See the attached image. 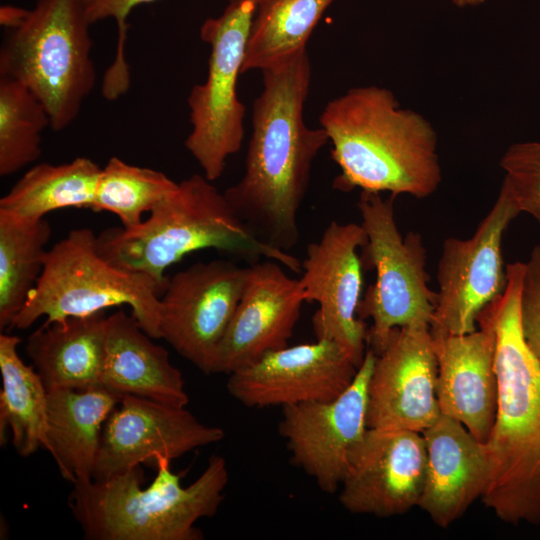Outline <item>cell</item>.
<instances>
[{
    "instance_id": "obj_1",
    "label": "cell",
    "mask_w": 540,
    "mask_h": 540,
    "mask_svg": "<svg viewBox=\"0 0 540 540\" xmlns=\"http://www.w3.org/2000/svg\"><path fill=\"white\" fill-rule=\"evenodd\" d=\"M261 72L244 173L223 193L257 238L288 252L299 240L298 212L313 162L329 140L304 121L312 78L307 48Z\"/></svg>"
},
{
    "instance_id": "obj_2",
    "label": "cell",
    "mask_w": 540,
    "mask_h": 540,
    "mask_svg": "<svg viewBox=\"0 0 540 540\" xmlns=\"http://www.w3.org/2000/svg\"><path fill=\"white\" fill-rule=\"evenodd\" d=\"M504 292L488 304L495 332L498 403L485 442L488 480L482 501L502 521L540 524V365L521 330L525 263L507 264Z\"/></svg>"
},
{
    "instance_id": "obj_3",
    "label": "cell",
    "mask_w": 540,
    "mask_h": 540,
    "mask_svg": "<svg viewBox=\"0 0 540 540\" xmlns=\"http://www.w3.org/2000/svg\"><path fill=\"white\" fill-rule=\"evenodd\" d=\"M340 168L333 187L431 195L441 181L436 135L419 114L398 107L391 91L357 87L330 100L319 117Z\"/></svg>"
},
{
    "instance_id": "obj_4",
    "label": "cell",
    "mask_w": 540,
    "mask_h": 540,
    "mask_svg": "<svg viewBox=\"0 0 540 540\" xmlns=\"http://www.w3.org/2000/svg\"><path fill=\"white\" fill-rule=\"evenodd\" d=\"M97 246L111 263L147 274L164 288L167 268L202 249H215L250 264L270 259L301 273V261L257 238L235 214L224 193L203 174L178 183L139 225L102 231Z\"/></svg>"
},
{
    "instance_id": "obj_5",
    "label": "cell",
    "mask_w": 540,
    "mask_h": 540,
    "mask_svg": "<svg viewBox=\"0 0 540 540\" xmlns=\"http://www.w3.org/2000/svg\"><path fill=\"white\" fill-rule=\"evenodd\" d=\"M167 458L156 462L157 475L142 487L140 466L103 480L73 484L68 505L89 540H201L195 527L216 514L229 481L225 459L212 455L202 473L183 486Z\"/></svg>"
},
{
    "instance_id": "obj_6",
    "label": "cell",
    "mask_w": 540,
    "mask_h": 540,
    "mask_svg": "<svg viewBox=\"0 0 540 540\" xmlns=\"http://www.w3.org/2000/svg\"><path fill=\"white\" fill-rule=\"evenodd\" d=\"M90 25L83 0H38L2 42L0 77L23 84L42 102L53 131L78 117L95 86Z\"/></svg>"
},
{
    "instance_id": "obj_7",
    "label": "cell",
    "mask_w": 540,
    "mask_h": 540,
    "mask_svg": "<svg viewBox=\"0 0 540 540\" xmlns=\"http://www.w3.org/2000/svg\"><path fill=\"white\" fill-rule=\"evenodd\" d=\"M164 287L151 276L104 258L89 228L71 230L48 250L43 271L10 328L27 329L127 305L140 327L160 339V297Z\"/></svg>"
},
{
    "instance_id": "obj_8",
    "label": "cell",
    "mask_w": 540,
    "mask_h": 540,
    "mask_svg": "<svg viewBox=\"0 0 540 540\" xmlns=\"http://www.w3.org/2000/svg\"><path fill=\"white\" fill-rule=\"evenodd\" d=\"M361 191L358 208L367 236L369 262L376 270V281L361 299L358 317L370 318L367 344L377 355L395 328L426 323L431 325L436 293L429 289L426 249L419 233L402 237L394 215L392 196Z\"/></svg>"
},
{
    "instance_id": "obj_9",
    "label": "cell",
    "mask_w": 540,
    "mask_h": 540,
    "mask_svg": "<svg viewBox=\"0 0 540 540\" xmlns=\"http://www.w3.org/2000/svg\"><path fill=\"white\" fill-rule=\"evenodd\" d=\"M257 8L255 0L230 2L220 16L206 19L200 28V38L210 46L208 72L187 98L192 129L185 147L212 182L243 143L245 107L237 83Z\"/></svg>"
},
{
    "instance_id": "obj_10",
    "label": "cell",
    "mask_w": 540,
    "mask_h": 540,
    "mask_svg": "<svg viewBox=\"0 0 540 540\" xmlns=\"http://www.w3.org/2000/svg\"><path fill=\"white\" fill-rule=\"evenodd\" d=\"M521 213L505 183L491 210L468 239L447 238L437 267L435 334L462 335L476 330L481 311L505 290L503 235Z\"/></svg>"
},
{
    "instance_id": "obj_11",
    "label": "cell",
    "mask_w": 540,
    "mask_h": 540,
    "mask_svg": "<svg viewBox=\"0 0 540 540\" xmlns=\"http://www.w3.org/2000/svg\"><path fill=\"white\" fill-rule=\"evenodd\" d=\"M248 267L199 262L168 278L160 297V336L203 373L214 359L243 294Z\"/></svg>"
},
{
    "instance_id": "obj_12",
    "label": "cell",
    "mask_w": 540,
    "mask_h": 540,
    "mask_svg": "<svg viewBox=\"0 0 540 540\" xmlns=\"http://www.w3.org/2000/svg\"><path fill=\"white\" fill-rule=\"evenodd\" d=\"M367 243L360 224L332 221L320 239L308 244L299 286L305 302H316L312 323L316 339L338 344L359 367L368 329L358 317L362 269L358 248Z\"/></svg>"
},
{
    "instance_id": "obj_13",
    "label": "cell",
    "mask_w": 540,
    "mask_h": 540,
    "mask_svg": "<svg viewBox=\"0 0 540 540\" xmlns=\"http://www.w3.org/2000/svg\"><path fill=\"white\" fill-rule=\"evenodd\" d=\"M376 354L367 350L351 384L335 399L282 407L279 433L291 460L325 493L342 483L349 453L368 429V385Z\"/></svg>"
},
{
    "instance_id": "obj_14",
    "label": "cell",
    "mask_w": 540,
    "mask_h": 540,
    "mask_svg": "<svg viewBox=\"0 0 540 540\" xmlns=\"http://www.w3.org/2000/svg\"><path fill=\"white\" fill-rule=\"evenodd\" d=\"M426 468L422 433L368 428L349 453L339 488L340 504L354 514H404L418 506Z\"/></svg>"
},
{
    "instance_id": "obj_15",
    "label": "cell",
    "mask_w": 540,
    "mask_h": 540,
    "mask_svg": "<svg viewBox=\"0 0 540 540\" xmlns=\"http://www.w3.org/2000/svg\"><path fill=\"white\" fill-rule=\"evenodd\" d=\"M438 364L430 325L395 328L376 355L368 385V428L422 433L440 415Z\"/></svg>"
},
{
    "instance_id": "obj_16",
    "label": "cell",
    "mask_w": 540,
    "mask_h": 540,
    "mask_svg": "<svg viewBox=\"0 0 540 540\" xmlns=\"http://www.w3.org/2000/svg\"><path fill=\"white\" fill-rule=\"evenodd\" d=\"M224 436L222 428L202 423L185 407L124 395L105 422L93 480L160 458H179Z\"/></svg>"
},
{
    "instance_id": "obj_17",
    "label": "cell",
    "mask_w": 540,
    "mask_h": 540,
    "mask_svg": "<svg viewBox=\"0 0 540 540\" xmlns=\"http://www.w3.org/2000/svg\"><path fill=\"white\" fill-rule=\"evenodd\" d=\"M358 366L335 342L287 346L229 373L228 393L250 408L329 401L353 381Z\"/></svg>"
},
{
    "instance_id": "obj_18",
    "label": "cell",
    "mask_w": 540,
    "mask_h": 540,
    "mask_svg": "<svg viewBox=\"0 0 540 540\" xmlns=\"http://www.w3.org/2000/svg\"><path fill=\"white\" fill-rule=\"evenodd\" d=\"M277 261L248 266L245 288L217 350L213 373L229 374L288 346L305 302L298 279Z\"/></svg>"
},
{
    "instance_id": "obj_19",
    "label": "cell",
    "mask_w": 540,
    "mask_h": 540,
    "mask_svg": "<svg viewBox=\"0 0 540 540\" xmlns=\"http://www.w3.org/2000/svg\"><path fill=\"white\" fill-rule=\"evenodd\" d=\"M477 323L479 330L467 334L431 333L438 364L436 395L440 411L485 443L498 403L495 332L484 309Z\"/></svg>"
},
{
    "instance_id": "obj_20",
    "label": "cell",
    "mask_w": 540,
    "mask_h": 540,
    "mask_svg": "<svg viewBox=\"0 0 540 540\" xmlns=\"http://www.w3.org/2000/svg\"><path fill=\"white\" fill-rule=\"evenodd\" d=\"M422 435L427 468L418 506L436 525L446 528L485 491L489 470L485 443L443 413Z\"/></svg>"
},
{
    "instance_id": "obj_21",
    "label": "cell",
    "mask_w": 540,
    "mask_h": 540,
    "mask_svg": "<svg viewBox=\"0 0 540 540\" xmlns=\"http://www.w3.org/2000/svg\"><path fill=\"white\" fill-rule=\"evenodd\" d=\"M102 386L122 396L134 395L186 407L182 373L165 348L155 344L135 317L123 310L107 316Z\"/></svg>"
},
{
    "instance_id": "obj_22",
    "label": "cell",
    "mask_w": 540,
    "mask_h": 540,
    "mask_svg": "<svg viewBox=\"0 0 540 540\" xmlns=\"http://www.w3.org/2000/svg\"><path fill=\"white\" fill-rule=\"evenodd\" d=\"M105 311L43 323L27 338L25 350L47 392L102 386Z\"/></svg>"
},
{
    "instance_id": "obj_23",
    "label": "cell",
    "mask_w": 540,
    "mask_h": 540,
    "mask_svg": "<svg viewBox=\"0 0 540 540\" xmlns=\"http://www.w3.org/2000/svg\"><path fill=\"white\" fill-rule=\"evenodd\" d=\"M121 398L105 387L48 392L46 450L64 479L93 480L105 422Z\"/></svg>"
},
{
    "instance_id": "obj_24",
    "label": "cell",
    "mask_w": 540,
    "mask_h": 540,
    "mask_svg": "<svg viewBox=\"0 0 540 540\" xmlns=\"http://www.w3.org/2000/svg\"><path fill=\"white\" fill-rule=\"evenodd\" d=\"M21 339L0 334V442L10 429L12 444L22 457L47 446V390L39 374L18 354Z\"/></svg>"
},
{
    "instance_id": "obj_25",
    "label": "cell",
    "mask_w": 540,
    "mask_h": 540,
    "mask_svg": "<svg viewBox=\"0 0 540 540\" xmlns=\"http://www.w3.org/2000/svg\"><path fill=\"white\" fill-rule=\"evenodd\" d=\"M101 169L87 157L61 164L39 163L0 199V210L36 220L59 209H91Z\"/></svg>"
},
{
    "instance_id": "obj_26",
    "label": "cell",
    "mask_w": 540,
    "mask_h": 540,
    "mask_svg": "<svg viewBox=\"0 0 540 540\" xmlns=\"http://www.w3.org/2000/svg\"><path fill=\"white\" fill-rule=\"evenodd\" d=\"M51 226L0 210V329L10 328L44 268Z\"/></svg>"
},
{
    "instance_id": "obj_27",
    "label": "cell",
    "mask_w": 540,
    "mask_h": 540,
    "mask_svg": "<svg viewBox=\"0 0 540 540\" xmlns=\"http://www.w3.org/2000/svg\"><path fill=\"white\" fill-rule=\"evenodd\" d=\"M334 0H262L246 44L242 74L262 71L302 49Z\"/></svg>"
},
{
    "instance_id": "obj_28",
    "label": "cell",
    "mask_w": 540,
    "mask_h": 540,
    "mask_svg": "<svg viewBox=\"0 0 540 540\" xmlns=\"http://www.w3.org/2000/svg\"><path fill=\"white\" fill-rule=\"evenodd\" d=\"M178 183L165 173L111 157L101 169L91 210L116 215L124 228L139 225Z\"/></svg>"
},
{
    "instance_id": "obj_29",
    "label": "cell",
    "mask_w": 540,
    "mask_h": 540,
    "mask_svg": "<svg viewBox=\"0 0 540 540\" xmlns=\"http://www.w3.org/2000/svg\"><path fill=\"white\" fill-rule=\"evenodd\" d=\"M50 127L42 102L23 84L0 77V175L9 176L41 155L42 132Z\"/></svg>"
},
{
    "instance_id": "obj_30",
    "label": "cell",
    "mask_w": 540,
    "mask_h": 540,
    "mask_svg": "<svg viewBox=\"0 0 540 540\" xmlns=\"http://www.w3.org/2000/svg\"><path fill=\"white\" fill-rule=\"evenodd\" d=\"M158 0H83L91 24L113 19L117 28L116 49L113 61L105 70L101 94L107 101L118 100L126 94L131 84V71L126 56L128 16L137 6Z\"/></svg>"
},
{
    "instance_id": "obj_31",
    "label": "cell",
    "mask_w": 540,
    "mask_h": 540,
    "mask_svg": "<svg viewBox=\"0 0 540 540\" xmlns=\"http://www.w3.org/2000/svg\"><path fill=\"white\" fill-rule=\"evenodd\" d=\"M500 165L506 173L503 183L520 212L530 214L540 227V142L512 145Z\"/></svg>"
},
{
    "instance_id": "obj_32",
    "label": "cell",
    "mask_w": 540,
    "mask_h": 540,
    "mask_svg": "<svg viewBox=\"0 0 540 540\" xmlns=\"http://www.w3.org/2000/svg\"><path fill=\"white\" fill-rule=\"evenodd\" d=\"M520 322L524 340L540 365V244L533 248L525 263Z\"/></svg>"
},
{
    "instance_id": "obj_33",
    "label": "cell",
    "mask_w": 540,
    "mask_h": 540,
    "mask_svg": "<svg viewBox=\"0 0 540 540\" xmlns=\"http://www.w3.org/2000/svg\"><path fill=\"white\" fill-rule=\"evenodd\" d=\"M29 14V10L14 5L0 7V24L9 30L19 27Z\"/></svg>"
},
{
    "instance_id": "obj_34",
    "label": "cell",
    "mask_w": 540,
    "mask_h": 540,
    "mask_svg": "<svg viewBox=\"0 0 540 540\" xmlns=\"http://www.w3.org/2000/svg\"><path fill=\"white\" fill-rule=\"evenodd\" d=\"M458 7L476 6L482 4L484 0H452Z\"/></svg>"
},
{
    "instance_id": "obj_35",
    "label": "cell",
    "mask_w": 540,
    "mask_h": 540,
    "mask_svg": "<svg viewBox=\"0 0 540 540\" xmlns=\"http://www.w3.org/2000/svg\"><path fill=\"white\" fill-rule=\"evenodd\" d=\"M228 3L230 2H236V1H240V0H227ZM258 4L262 1V0H255Z\"/></svg>"
}]
</instances>
